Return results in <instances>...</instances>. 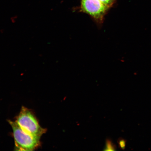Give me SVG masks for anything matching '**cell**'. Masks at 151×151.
<instances>
[{"label": "cell", "mask_w": 151, "mask_h": 151, "mask_svg": "<svg viewBox=\"0 0 151 151\" xmlns=\"http://www.w3.org/2000/svg\"><path fill=\"white\" fill-rule=\"evenodd\" d=\"M13 130L15 150L33 151L40 145V138L33 136L24 131L16 122L9 120Z\"/></svg>", "instance_id": "1"}, {"label": "cell", "mask_w": 151, "mask_h": 151, "mask_svg": "<svg viewBox=\"0 0 151 151\" xmlns=\"http://www.w3.org/2000/svg\"><path fill=\"white\" fill-rule=\"evenodd\" d=\"M15 122L24 131L33 136L40 138L46 133V130L40 125L33 113L24 106Z\"/></svg>", "instance_id": "2"}, {"label": "cell", "mask_w": 151, "mask_h": 151, "mask_svg": "<svg viewBox=\"0 0 151 151\" xmlns=\"http://www.w3.org/2000/svg\"><path fill=\"white\" fill-rule=\"evenodd\" d=\"M80 9L96 22L101 23L109 9L99 0H81Z\"/></svg>", "instance_id": "3"}, {"label": "cell", "mask_w": 151, "mask_h": 151, "mask_svg": "<svg viewBox=\"0 0 151 151\" xmlns=\"http://www.w3.org/2000/svg\"><path fill=\"white\" fill-rule=\"evenodd\" d=\"M103 4L109 9L114 4L116 0H99Z\"/></svg>", "instance_id": "4"}, {"label": "cell", "mask_w": 151, "mask_h": 151, "mask_svg": "<svg viewBox=\"0 0 151 151\" xmlns=\"http://www.w3.org/2000/svg\"><path fill=\"white\" fill-rule=\"evenodd\" d=\"M118 143L119 147L122 150H124L125 149L126 141L123 139L120 138L119 139Z\"/></svg>", "instance_id": "5"}, {"label": "cell", "mask_w": 151, "mask_h": 151, "mask_svg": "<svg viewBox=\"0 0 151 151\" xmlns=\"http://www.w3.org/2000/svg\"><path fill=\"white\" fill-rule=\"evenodd\" d=\"M115 148H114V146H113L112 143L110 140H107L105 150H114Z\"/></svg>", "instance_id": "6"}]
</instances>
